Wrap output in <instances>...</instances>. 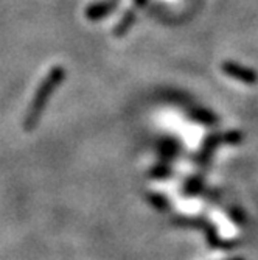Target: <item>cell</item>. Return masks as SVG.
<instances>
[{
	"instance_id": "1",
	"label": "cell",
	"mask_w": 258,
	"mask_h": 260,
	"mask_svg": "<svg viewBox=\"0 0 258 260\" xmlns=\"http://www.w3.org/2000/svg\"><path fill=\"white\" fill-rule=\"evenodd\" d=\"M61 75H62V72L59 74V70H56V72H53L49 78H47V80L41 84V87H39V90H38V93H36V97L33 99V103H31V106H30V109H28V114H27L25 126H27L28 129H30V128L34 125V122L38 120V117H39V114H41V111H42V108H44V105H45L47 97H49L50 93H52V90H53V87L56 86V83L59 81Z\"/></svg>"
}]
</instances>
